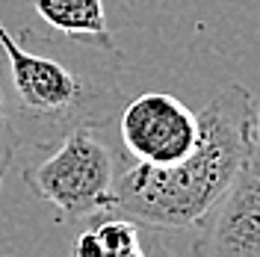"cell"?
Wrapping results in <instances>:
<instances>
[{
    "label": "cell",
    "mask_w": 260,
    "mask_h": 257,
    "mask_svg": "<svg viewBox=\"0 0 260 257\" xmlns=\"http://www.w3.org/2000/svg\"><path fill=\"white\" fill-rule=\"evenodd\" d=\"M0 50L9 68L6 104L18 142L53 148L74 127H107L121 110L124 56L115 45L24 27L6 30Z\"/></svg>",
    "instance_id": "1"
},
{
    "label": "cell",
    "mask_w": 260,
    "mask_h": 257,
    "mask_svg": "<svg viewBox=\"0 0 260 257\" xmlns=\"http://www.w3.org/2000/svg\"><path fill=\"white\" fill-rule=\"evenodd\" d=\"M251 95L228 83L198 113V142L172 166H148L124 157L115 166V210L157 231H192L225 192L251 142Z\"/></svg>",
    "instance_id": "2"
},
{
    "label": "cell",
    "mask_w": 260,
    "mask_h": 257,
    "mask_svg": "<svg viewBox=\"0 0 260 257\" xmlns=\"http://www.w3.org/2000/svg\"><path fill=\"white\" fill-rule=\"evenodd\" d=\"M115 154L95 127H74L53 145V154L21 172L24 186L56 210L65 225H80L115 207Z\"/></svg>",
    "instance_id": "3"
},
{
    "label": "cell",
    "mask_w": 260,
    "mask_h": 257,
    "mask_svg": "<svg viewBox=\"0 0 260 257\" xmlns=\"http://www.w3.org/2000/svg\"><path fill=\"white\" fill-rule=\"evenodd\" d=\"M118 136L127 160L172 166L198 142V113L172 92H142L121 104Z\"/></svg>",
    "instance_id": "4"
},
{
    "label": "cell",
    "mask_w": 260,
    "mask_h": 257,
    "mask_svg": "<svg viewBox=\"0 0 260 257\" xmlns=\"http://www.w3.org/2000/svg\"><path fill=\"white\" fill-rule=\"evenodd\" d=\"M192 231L189 251L198 257H260V154L254 148Z\"/></svg>",
    "instance_id": "5"
},
{
    "label": "cell",
    "mask_w": 260,
    "mask_h": 257,
    "mask_svg": "<svg viewBox=\"0 0 260 257\" xmlns=\"http://www.w3.org/2000/svg\"><path fill=\"white\" fill-rule=\"evenodd\" d=\"M145 251L139 222H133L115 207L86 219L71 242L74 257H142Z\"/></svg>",
    "instance_id": "6"
},
{
    "label": "cell",
    "mask_w": 260,
    "mask_h": 257,
    "mask_svg": "<svg viewBox=\"0 0 260 257\" xmlns=\"http://www.w3.org/2000/svg\"><path fill=\"white\" fill-rule=\"evenodd\" d=\"M45 27L68 39H89L98 45H115L104 0H30Z\"/></svg>",
    "instance_id": "7"
},
{
    "label": "cell",
    "mask_w": 260,
    "mask_h": 257,
    "mask_svg": "<svg viewBox=\"0 0 260 257\" xmlns=\"http://www.w3.org/2000/svg\"><path fill=\"white\" fill-rule=\"evenodd\" d=\"M18 136L15 127H12V115H9V104H6V89H3V80H0V186H3V177L9 172V166L15 160L18 151Z\"/></svg>",
    "instance_id": "8"
},
{
    "label": "cell",
    "mask_w": 260,
    "mask_h": 257,
    "mask_svg": "<svg viewBox=\"0 0 260 257\" xmlns=\"http://www.w3.org/2000/svg\"><path fill=\"white\" fill-rule=\"evenodd\" d=\"M251 142H254V151L260 154V98L251 110Z\"/></svg>",
    "instance_id": "9"
}]
</instances>
